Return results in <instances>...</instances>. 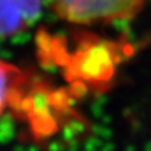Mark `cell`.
<instances>
[{"instance_id": "6da1fadb", "label": "cell", "mask_w": 151, "mask_h": 151, "mask_svg": "<svg viewBox=\"0 0 151 151\" xmlns=\"http://www.w3.org/2000/svg\"><path fill=\"white\" fill-rule=\"evenodd\" d=\"M146 0H44L50 11L72 24H106L134 19Z\"/></svg>"}, {"instance_id": "7a4b0ae2", "label": "cell", "mask_w": 151, "mask_h": 151, "mask_svg": "<svg viewBox=\"0 0 151 151\" xmlns=\"http://www.w3.org/2000/svg\"><path fill=\"white\" fill-rule=\"evenodd\" d=\"M44 0H0V39L28 31L40 17Z\"/></svg>"}, {"instance_id": "3957f363", "label": "cell", "mask_w": 151, "mask_h": 151, "mask_svg": "<svg viewBox=\"0 0 151 151\" xmlns=\"http://www.w3.org/2000/svg\"><path fill=\"white\" fill-rule=\"evenodd\" d=\"M24 77L17 66L0 60V117L13 102L19 88L24 82Z\"/></svg>"}]
</instances>
